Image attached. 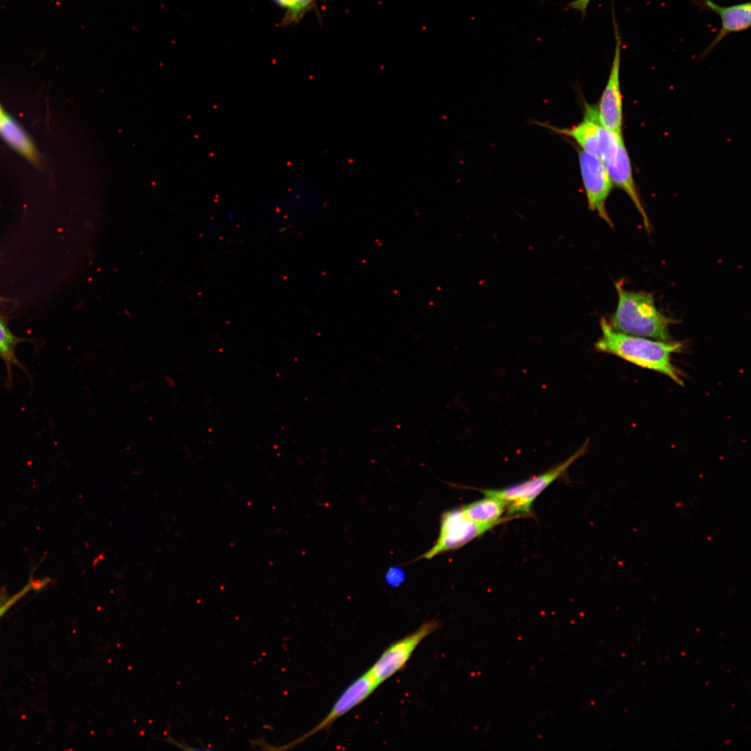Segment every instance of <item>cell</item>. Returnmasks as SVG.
<instances>
[{
    "mask_svg": "<svg viewBox=\"0 0 751 751\" xmlns=\"http://www.w3.org/2000/svg\"><path fill=\"white\" fill-rule=\"evenodd\" d=\"M20 341L0 317V358L6 364L7 373L10 375L13 367L19 365L15 353L17 345Z\"/></svg>",
    "mask_w": 751,
    "mask_h": 751,
    "instance_id": "5bb4252c",
    "label": "cell"
},
{
    "mask_svg": "<svg viewBox=\"0 0 751 751\" xmlns=\"http://www.w3.org/2000/svg\"><path fill=\"white\" fill-rule=\"evenodd\" d=\"M600 327L601 335L594 345L597 351L617 356L642 368L659 372L683 385L680 373L671 361L672 355L681 349V344L621 333L614 330L604 318L601 319Z\"/></svg>",
    "mask_w": 751,
    "mask_h": 751,
    "instance_id": "6da1fadb",
    "label": "cell"
},
{
    "mask_svg": "<svg viewBox=\"0 0 751 751\" xmlns=\"http://www.w3.org/2000/svg\"><path fill=\"white\" fill-rule=\"evenodd\" d=\"M490 529L469 519L461 508L447 510L441 517L437 540L418 559H430L439 554L461 548Z\"/></svg>",
    "mask_w": 751,
    "mask_h": 751,
    "instance_id": "5b68a950",
    "label": "cell"
},
{
    "mask_svg": "<svg viewBox=\"0 0 751 751\" xmlns=\"http://www.w3.org/2000/svg\"><path fill=\"white\" fill-rule=\"evenodd\" d=\"M602 162L613 184L624 191L630 197L641 215L647 232L649 233L651 225L635 185L631 160L624 140L615 152Z\"/></svg>",
    "mask_w": 751,
    "mask_h": 751,
    "instance_id": "30bf717a",
    "label": "cell"
},
{
    "mask_svg": "<svg viewBox=\"0 0 751 751\" xmlns=\"http://www.w3.org/2000/svg\"><path fill=\"white\" fill-rule=\"evenodd\" d=\"M285 10L281 24L284 26L299 22L316 5V0H273Z\"/></svg>",
    "mask_w": 751,
    "mask_h": 751,
    "instance_id": "2e32d148",
    "label": "cell"
},
{
    "mask_svg": "<svg viewBox=\"0 0 751 751\" xmlns=\"http://www.w3.org/2000/svg\"><path fill=\"white\" fill-rule=\"evenodd\" d=\"M369 671L351 683L337 698L329 713L316 726L297 738L269 750H283L293 748L320 731L329 728L338 718L351 711L367 699L378 687Z\"/></svg>",
    "mask_w": 751,
    "mask_h": 751,
    "instance_id": "52a82bcc",
    "label": "cell"
},
{
    "mask_svg": "<svg viewBox=\"0 0 751 751\" xmlns=\"http://www.w3.org/2000/svg\"><path fill=\"white\" fill-rule=\"evenodd\" d=\"M704 5L716 13L721 19L720 29L706 50L710 51L727 35L748 29L751 24V5L750 2L729 6H721L711 0H704Z\"/></svg>",
    "mask_w": 751,
    "mask_h": 751,
    "instance_id": "8fae6325",
    "label": "cell"
},
{
    "mask_svg": "<svg viewBox=\"0 0 751 751\" xmlns=\"http://www.w3.org/2000/svg\"><path fill=\"white\" fill-rule=\"evenodd\" d=\"M3 112H4V111H3V108H1V106H0V115H1V114H2L3 113Z\"/></svg>",
    "mask_w": 751,
    "mask_h": 751,
    "instance_id": "ffe728a7",
    "label": "cell"
},
{
    "mask_svg": "<svg viewBox=\"0 0 751 751\" xmlns=\"http://www.w3.org/2000/svg\"><path fill=\"white\" fill-rule=\"evenodd\" d=\"M438 627L437 622L427 621L414 632L387 647L368 670L378 686L403 668L419 643Z\"/></svg>",
    "mask_w": 751,
    "mask_h": 751,
    "instance_id": "8992f818",
    "label": "cell"
},
{
    "mask_svg": "<svg viewBox=\"0 0 751 751\" xmlns=\"http://www.w3.org/2000/svg\"><path fill=\"white\" fill-rule=\"evenodd\" d=\"M404 578V572L398 567L389 568L386 575L387 583L392 586L400 584L403 581Z\"/></svg>",
    "mask_w": 751,
    "mask_h": 751,
    "instance_id": "ac0fdd59",
    "label": "cell"
},
{
    "mask_svg": "<svg viewBox=\"0 0 751 751\" xmlns=\"http://www.w3.org/2000/svg\"><path fill=\"white\" fill-rule=\"evenodd\" d=\"M546 126L558 134L574 139L581 150L602 161L611 156L624 140L622 134L608 129L599 122L596 108L590 106H586L583 120L576 125L569 128Z\"/></svg>",
    "mask_w": 751,
    "mask_h": 751,
    "instance_id": "277c9868",
    "label": "cell"
},
{
    "mask_svg": "<svg viewBox=\"0 0 751 751\" xmlns=\"http://www.w3.org/2000/svg\"><path fill=\"white\" fill-rule=\"evenodd\" d=\"M615 31V47L607 83L596 108L599 122L608 129L622 134L623 109L620 88V61L622 41L618 29Z\"/></svg>",
    "mask_w": 751,
    "mask_h": 751,
    "instance_id": "9c48e42d",
    "label": "cell"
},
{
    "mask_svg": "<svg viewBox=\"0 0 751 751\" xmlns=\"http://www.w3.org/2000/svg\"><path fill=\"white\" fill-rule=\"evenodd\" d=\"M284 200V204L280 206V208L281 209L285 208V211L283 213L284 216L287 217L290 211H295V212L299 213L310 210L313 207L314 197L309 186H296L290 190L289 189Z\"/></svg>",
    "mask_w": 751,
    "mask_h": 751,
    "instance_id": "9a60e30c",
    "label": "cell"
},
{
    "mask_svg": "<svg viewBox=\"0 0 751 751\" xmlns=\"http://www.w3.org/2000/svg\"><path fill=\"white\" fill-rule=\"evenodd\" d=\"M465 515L473 522L491 529L517 516L503 517L506 503L501 499L485 496V498L461 507Z\"/></svg>",
    "mask_w": 751,
    "mask_h": 751,
    "instance_id": "7c38bea8",
    "label": "cell"
},
{
    "mask_svg": "<svg viewBox=\"0 0 751 751\" xmlns=\"http://www.w3.org/2000/svg\"><path fill=\"white\" fill-rule=\"evenodd\" d=\"M590 1L591 0H574L569 3V8L579 11L582 15L584 16Z\"/></svg>",
    "mask_w": 751,
    "mask_h": 751,
    "instance_id": "d6986e66",
    "label": "cell"
},
{
    "mask_svg": "<svg viewBox=\"0 0 751 751\" xmlns=\"http://www.w3.org/2000/svg\"><path fill=\"white\" fill-rule=\"evenodd\" d=\"M588 447V440L569 458L548 471L520 483L501 489H477L485 496L499 498L506 503L508 516H522L531 512L535 499L554 481L560 477Z\"/></svg>",
    "mask_w": 751,
    "mask_h": 751,
    "instance_id": "3957f363",
    "label": "cell"
},
{
    "mask_svg": "<svg viewBox=\"0 0 751 751\" xmlns=\"http://www.w3.org/2000/svg\"><path fill=\"white\" fill-rule=\"evenodd\" d=\"M0 136L27 159L32 162L38 161V153L30 138L5 112L0 115Z\"/></svg>",
    "mask_w": 751,
    "mask_h": 751,
    "instance_id": "4fadbf2b",
    "label": "cell"
},
{
    "mask_svg": "<svg viewBox=\"0 0 751 751\" xmlns=\"http://www.w3.org/2000/svg\"><path fill=\"white\" fill-rule=\"evenodd\" d=\"M579 162L588 209L597 212L610 227H613V221L606 209V202L614 185L602 161L596 156L580 150Z\"/></svg>",
    "mask_w": 751,
    "mask_h": 751,
    "instance_id": "ba28073f",
    "label": "cell"
},
{
    "mask_svg": "<svg viewBox=\"0 0 751 751\" xmlns=\"http://www.w3.org/2000/svg\"><path fill=\"white\" fill-rule=\"evenodd\" d=\"M615 286L618 300L609 323L611 328L627 334L669 341L672 321L657 309L652 295L627 291L619 282Z\"/></svg>",
    "mask_w": 751,
    "mask_h": 751,
    "instance_id": "7a4b0ae2",
    "label": "cell"
},
{
    "mask_svg": "<svg viewBox=\"0 0 751 751\" xmlns=\"http://www.w3.org/2000/svg\"><path fill=\"white\" fill-rule=\"evenodd\" d=\"M47 585L45 579L36 580L33 573L31 574L29 579L26 586L21 589L18 592L8 596L5 592H0V617L6 613L10 608L12 607L16 602L22 598L26 594L31 590L35 588L39 589Z\"/></svg>",
    "mask_w": 751,
    "mask_h": 751,
    "instance_id": "e0dca14e",
    "label": "cell"
}]
</instances>
